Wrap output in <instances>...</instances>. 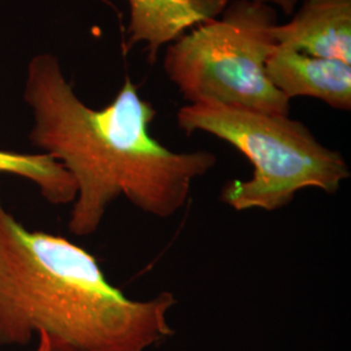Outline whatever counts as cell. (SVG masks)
Instances as JSON below:
<instances>
[{
	"mask_svg": "<svg viewBox=\"0 0 351 351\" xmlns=\"http://www.w3.org/2000/svg\"><path fill=\"white\" fill-rule=\"evenodd\" d=\"M24 101L33 114L32 145L75 180L68 229L77 237L94 234L121 195L142 213L173 216L217 162L210 151L175 152L154 138L156 110L129 75L110 104L94 110L78 98L58 56L40 52L27 64Z\"/></svg>",
	"mask_w": 351,
	"mask_h": 351,
	"instance_id": "obj_1",
	"label": "cell"
},
{
	"mask_svg": "<svg viewBox=\"0 0 351 351\" xmlns=\"http://www.w3.org/2000/svg\"><path fill=\"white\" fill-rule=\"evenodd\" d=\"M272 36L277 49L351 64V0H304Z\"/></svg>",
	"mask_w": 351,
	"mask_h": 351,
	"instance_id": "obj_5",
	"label": "cell"
},
{
	"mask_svg": "<svg viewBox=\"0 0 351 351\" xmlns=\"http://www.w3.org/2000/svg\"><path fill=\"white\" fill-rule=\"evenodd\" d=\"M277 11L255 0H232L221 17L172 42L164 72L189 104H219L289 116L290 99L268 80L276 49Z\"/></svg>",
	"mask_w": 351,
	"mask_h": 351,
	"instance_id": "obj_4",
	"label": "cell"
},
{
	"mask_svg": "<svg viewBox=\"0 0 351 351\" xmlns=\"http://www.w3.org/2000/svg\"><path fill=\"white\" fill-rule=\"evenodd\" d=\"M0 1H1V0H0Z\"/></svg>",
	"mask_w": 351,
	"mask_h": 351,
	"instance_id": "obj_11",
	"label": "cell"
},
{
	"mask_svg": "<svg viewBox=\"0 0 351 351\" xmlns=\"http://www.w3.org/2000/svg\"><path fill=\"white\" fill-rule=\"evenodd\" d=\"M130 10L126 49L145 43L149 63L186 30L217 19L230 0H126Z\"/></svg>",
	"mask_w": 351,
	"mask_h": 351,
	"instance_id": "obj_7",
	"label": "cell"
},
{
	"mask_svg": "<svg viewBox=\"0 0 351 351\" xmlns=\"http://www.w3.org/2000/svg\"><path fill=\"white\" fill-rule=\"evenodd\" d=\"M0 175L17 176L33 182L51 204H71L77 197L75 180L49 154L0 150Z\"/></svg>",
	"mask_w": 351,
	"mask_h": 351,
	"instance_id": "obj_8",
	"label": "cell"
},
{
	"mask_svg": "<svg viewBox=\"0 0 351 351\" xmlns=\"http://www.w3.org/2000/svg\"><path fill=\"white\" fill-rule=\"evenodd\" d=\"M177 125L186 136L204 132L221 139L250 160V178L230 180L220 193V201L234 211H276L303 189L335 194L350 178L339 151L324 146L303 123L285 114L199 103L181 107Z\"/></svg>",
	"mask_w": 351,
	"mask_h": 351,
	"instance_id": "obj_3",
	"label": "cell"
},
{
	"mask_svg": "<svg viewBox=\"0 0 351 351\" xmlns=\"http://www.w3.org/2000/svg\"><path fill=\"white\" fill-rule=\"evenodd\" d=\"M176 303L169 291L128 298L88 250L26 229L0 199V346L45 333L75 351H146L175 335Z\"/></svg>",
	"mask_w": 351,
	"mask_h": 351,
	"instance_id": "obj_2",
	"label": "cell"
},
{
	"mask_svg": "<svg viewBox=\"0 0 351 351\" xmlns=\"http://www.w3.org/2000/svg\"><path fill=\"white\" fill-rule=\"evenodd\" d=\"M255 1L271 5V7L276 5L285 14H293L298 3V0H255Z\"/></svg>",
	"mask_w": 351,
	"mask_h": 351,
	"instance_id": "obj_10",
	"label": "cell"
},
{
	"mask_svg": "<svg viewBox=\"0 0 351 351\" xmlns=\"http://www.w3.org/2000/svg\"><path fill=\"white\" fill-rule=\"evenodd\" d=\"M265 71L271 84L290 101L308 97L336 110H351V64L276 47Z\"/></svg>",
	"mask_w": 351,
	"mask_h": 351,
	"instance_id": "obj_6",
	"label": "cell"
},
{
	"mask_svg": "<svg viewBox=\"0 0 351 351\" xmlns=\"http://www.w3.org/2000/svg\"><path fill=\"white\" fill-rule=\"evenodd\" d=\"M36 351H75L58 339H51L45 333L38 335V346Z\"/></svg>",
	"mask_w": 351,
	"mask_h": 351,
	"instance_id": "obj_9",
	"label": "cell"
}]
</instances>
